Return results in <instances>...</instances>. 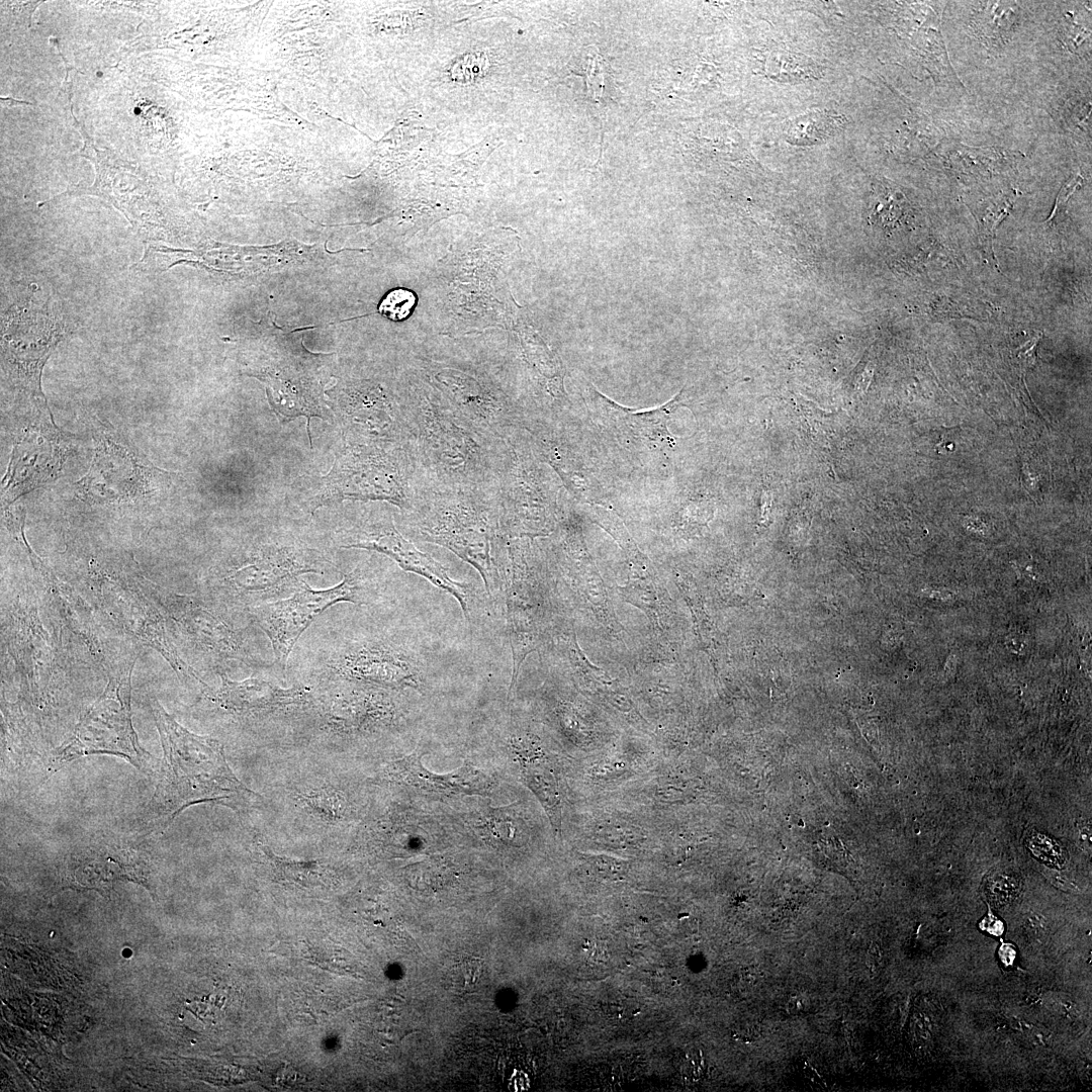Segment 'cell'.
<instances>
[{"label":"cell","instance_id":"d6a6232c","mask_svg":"<svg viewBox=\"0 0 1092 1092\" xmlns=\"http://www.w3.org/2000/svg\"><path fill=\"white\" fill-rule=\"evenodd\" d=\"M803 1064H804V1065H803V1073H804L805 1077H806L807 1079H809L810 1081H812V1082H814V1083H816V1084H819V1085H821V1084H822V1079H821V1078H820V1076H819V1075H818V1074L816 1073V1071H815V1070H814V1069H813L812 1067H810L809 1065H807V1063H803Z\"/></svg>","mask_w":1092,"mask_h":1092},{"label":"cell","instance_id":"cb8c5ba5","mask_svg":"<svg viewBox=\"0 0 1092 1092\" xmlns=\"http://www.w3.org/2000/svg\"><path fill=\"white\" fill-rule=\"evenodd\" d=\"M485 826L492 838L503 843L516 842L517 821L512 819L508 809H492L486 818Z\"/></svg>","mask_w":1092,"mask_h":1092},{"label":"cell","instance_id":"e0dca14e","mask_svg":"<svg viewBox=\"0 0 1092 1092\" xmlns=\"http://www.w3.org/2000/svg\"><path fill=\"white\" fill-rule=\"evenodd\" d=\"M388 776L400 784L445 795H485L493 786L492 779L469 760L448 774L432 772L423 765L419 751L394 761L388 768Z\"/></svg>","mask_w":1092,"mask_h":1092},{"label":"cell","instance_id":"f546056e","mask_svg":"<svg viewBox=\"0 0 1092 1092\" xmlns=\"http://www.w3.org/2000/svg\"><path fill=\"white\" fill-rule=\"evenodd\" d=\"M980 926L992 935H1001L1004 931L1003 922L991 913L982 920Z\"/></svg>","mask_w":1092,"mask_h":1092},{"label":"cell","instance_id":"4fadbf2b","mask_svg":"<svg viewBox=\"0 0 1092 1092\" xmlns=\"http://www.w3.org/2000/svg\"><path fill=\"white\" fill-rule=\"evenodd\" d=\"M167 473L138 461L125 448L100 441L87 475L78 484L86 502L113 503L132 500L158 489Z\"/></svg>","mask_w":1092,"mask_h":1092},{"label":"cell","instance_id":"ac0fdd59","mask_svg":"<svg viewBox=\"0 0 1092 1092\" xmlns=\"http://www.w3.org/2000/svg\"><path fill=\"white\" fill-rule=\"evenodd\" d=\"M510 745L521 764L525 784L542 804L555 832H560L561 803L558 784L553 769L544 757L543 750L534 738L514 735Z\"/></svg>","mask_w":1092,"mask_h":1092},{"label":"cell","instance_id":"52a82bcc","mask_svg":"<svg viewBox=\"0 0 1092 1092\" xmlns=\"http://www.w3.org/2000/svg\"><path fill=\"white\" fill-rule=\"evenodd\" d=\"M522 430L500 440L498 446L495 491L506 538L542 533L553 516L549 479Z\"/></svg>","mask_w":1092,"mask_h":1092},{"label":"cell","instance_id":"8fae6325","mask_svg":"<svg viewBox=\"0 0 1092 1092\" xmlns=\"http://www.w3.org/2000/svg\"><path fill=\"white\" fill-rule=\"evenodd\" d=\"M531 548L520 538H507L502 557L506 584L507 630L512 650L513 671L508 696L517 681L520 667L528 653L541 643L542 610L537 600Z\"/></svg>","mask_w":1092,"mask_h":1092},{"label":"cell","instance_id":"277c9868","mask_svg":"<svg viewBox=\"0 0 1092 1092\" xmlns=\"http://www.w3.org/2000/svg\"><path fill=\"white\" fill-rule=\"evenodd\" d=\"M317 506L331 500L385 502L408 512L424 482L407 445L350 443L324 478Z\"/></svg>","mask_w":1092,"mask_h":1092},{"label":"cell","instance_id":"5bb4252c","mask_svg":"<svg viewBox=\"0 0 1092 1092\" xmlns=\"http://www.w3.org/2000/svg\"><path fill=\"white\" fill-rule=\"evenodd\" d=\"M70 855V883L83 889L109 891L116 880L147 885L145 855L126 841L99 837Z\"/></svg>","mask_w":1092,"mask_h":1092},{"label":"cell","instance_id":"ba28073f","mask_svg":"<svg viewBox=\"0 0 1092 1092\" xmlns=\"http://www.w3.org/2000/svg\"><path fill=\"white\" fill-rule=\"evenodd\" d=\"M131 669L132 665L126 673L109 681L103 694L80 719L73 735L53 751L50 771L90 754L119 756L142 767L149 753L140 745L131 722Z\"/></svg>","mask_w":1092,"mask_h":1092},{"label":"cell","instance_id":"83f0119b","mask_svg":"<svg viewBox=\"0 0 1092 1092\" xmlns=\"http://www.w3.org/2000/svg\"><path fill=\"white\" fill-rule=\"evenodd\" d=\"M485 66V59L479 55L468 56L461 63H457L454 67L468 68L464 71L453 73L454 76H458V79H471L473 76L480 74Z\"/></svg>","mask_w":1092,"mask_h":1092},{"label":"cell","instance_id":"7402d4cb","mask_svg":"<svg viewBox=\"0 0 1092 1092\" xmlns=\"http://www.w3.org/2000/svg\"><path fill=\"white\" fill-rule=\"evenodd\" d=\"M417 303L416 294L405 288L390 290L380 301L378 312L393 322L405 320L414 310Z\"/></svg>","mask_w":1092,"mask_h":1092},{"label":"cell","instance_id":"3957f363","mask_svg":"<svg viewBox=\"0 0 1092 1092\" xmlns=\"http://www.w3.org/2000/svg\"><path fill=\"white\" fill-rule=\"evenodd\" d=\"M407 446L424 482L446 487H495L500 440L468 422L445 398L416 388L403 400Z\"/></svg>","mask_w":1092,"mask_h":1092},{"label":"cell","instance_id":"7c38bea8","mask_svg":"<svg viewBox=\"0 0 1092 1092\" xmlns=\"http://www.w3.org/2000/svg\"><path fill=\"white\" fill-rule=\"evenodd\" d=\"M307 572H321L320 562L292 547L264 546L247 554L223 577L232 599L249 609L264 600L296 590Z\"/></svg>","mask_w":1092,"mask_h":1092},{"label":"cell","instance_id":"484cf974","mask_svg":"<svg viewBox=\"0 0 1092 1092\" xmlns=\"http://www.w3.org/2000/svg\"><path fill=\"white\" fill-rule=\"evenodd\" d=\"M479 969L480 966L476 960H462L458 966L452 969V982L460 989H467L478 981Z\"/></svg>","mask_w":1092,"mask_h":1092},{"label":"cell","instance_id":"9c48e42d","mask_svg":"<svg viewBox=\"0 0 1092 1092\" xmlns=\"http://www.w3.org/2000/svg\"><path fill=\"white\" fill-rule=\"evenodd\" d=\"M329 673L341 680L378 688L421 690L428 665L412 644L386 635H366L341 644L327 660Z\"/></svg>","mask_w":1092,"mask_h":1092},{"label":"cell","instance_id":"8992f818","mask_svg":"<svg viewBox=\"0 0 1092 1092\" xmlns=\"http://www.w3.org/2000/svg\"><path fill=\"white\" fill-rule=\"evenodd\" d=\"M379 587V581L366 562L346 573L335 586L312 589L301 580L288 599L261 604L249 611L269 638L279 667L285 669L298 638L317 616L340 602L368 604L378 595Z\"/></svg>","mask_w":1092,"mask_h":1092},{"label":"cell","instance_id":"6da1fadb","mask_svg":"<svg viewBox=\"0 0 1092 1092\" xmlns=\"http://www.w3.org/2000/svg\"><path fill=\"white\" fill-rule=\"evenodd\" d=\"M411 538L453 552L479 573L490 598L503 588L506 537L495 487H446L426 482L401 514Z\"/></svg>","mask_w":1092,"mask_h":1092},{"label":"cell","instance_id":"d6986e66","mask_svg":"<svg viewBox=\"0 0 1092 1092\" xmlns=\"http://www.w3.org/2000/svg\"><path fill=\"white\" fill-rule=\"evenodd\" d=\"M177 606L183 626L202 645L231 659L249 661L239 632L193 601L180 598Z\"/></svg>","mask_w":1092,"mask_h":1092},{"label":"cell","instance_id":"4dcf8cb0","mask_svg":"<svg viewBox=\"0 0 1092 1092\" xmlns=\"http://www.w3.org/2000/svg\"><path fill=\"white\" fill-rule=\"evenodd\" d=\"M999 956L1004 965L1011 966L1016 958L1015 946L1011 943L1002 944L999 948Z\"/></svg>","mask_w":1092,"mask_h":1092},{"label":"cell","instance_id":"ffe728a7","mask_svg":"<svg viewBox=\"0 0 1092 1092\" xmlns=\"http://www.w3.org/2000/svg\"><path fill=\"white\" fill-rule=\"evenodd\" d=\"M845 117L827 110L810 111L791 119L785 127V139L797 146L824 143L840 131Z\"/></svg>","mask_w":1092,"mask_h":1092},{"label":"cell","instance_id":"2e32d148","mask_svg":"<svg viewBox=\"0 0 1092 1092\" xmlns=\"http://www.w3.org/2000/svg\"><path fill=\"white\" fill-rule=\"evenodd\" d=\"M220 679V687L208 696L223 710L237 716H263L306 704L310 699V692L305 687L282 689L257 677L235 681L222 673Z\"/></svg>","mask_w":1092,"mask_h":1092},{"label":"cell","instance_id":"4316f807","mask_svg":"<svg viewBox=\"0 0 1092 1092\" xmlns=\"http://www.w3.org/2000/svg\"><path fill=\"white\" fill-rule=\"evenodd\" d=\"M990 898L999 904L1006 903L1013 898L1017 892L1016 880L1007 876H997L988 887Z\"/></svg>","mask_w":1092,"mask_h":1092},{"label":"cell","instance_id":"d4e9b609","mask_svg":"<svg viewBox=\"0 0 1092 1092\" xmlns=\"http://www.w3.org/2000/svg\"><path fill=\"white\" fill-rule=\"evenodd\" d=\"M1012 206V201L1008 198H1003L998 202H991L980 215L981 232L983 233L984 240L987 242V247L993 257L992 239L994 231L999 222L1009 213Z\"/></svg>","mask_w":1092,"mask_h":1092},{"label":"cell","instance_id":"7a4b0ae2","mask_svg":"<svg viewBox=\"0 0 1092 1092\" xmlns=\"http://www.w3.org/2000/svg\"><path fill=\"white\" fill-rule=\"evenodd\" d=\"M163 749L158 782L145 809L148 823L167 827L184 809L214 803L240 809L254 795L230 768L222 745L181 726L158 702L152 705Z\"/></svg>","mask_w":1092,"mask_h":1092},{"label":"cell","instance_id":"603a6c76","mask_svg":"<svg viewBox=\"0 0 1092 1092\" xmlns=\"http://www.w3.org/2000/svg\"><path fill=\"white\" fill-rule=\"evenodd\" d=\"M1026 842L1032 854L1040 861L1058 868L1065 864V850L1050 837L1040 833H1032L1029 835Z\"/></svg>","mask_w":1092,"mask_h":1092},{"label":"cell","instance_id":"f1b7e54d","mask_svg":"<svg viewBox=\"0 0 1092 1092\" xmlns=\"http://www.w3.org/2000/svg\"><path fill=\"white\" fill-rule=\"evenodd\" d=\"M1083 179L1080 175L1070 179L1060 190L1056 197L1055 207L1049 221L1052 220L1059 209L1067 203L1069 198L1075 193V191L1082 185Z\"/></svg>","mask_w":1092,"mask_h":1092},{"label":"cell","instance_id":"5b68a950","mask_svg":"<svg viewBox=\"0 0 1092 1092\" xmlns=\"http://www.w3.org/2000/svg\"><path fill=\"white\" fill-rule=\"evenodd\" d=\"M16 300L1 321L2 362L6 377L21 393L47 404L41 390L42 368L65 335L57 307L35 295Z\"/></svg>","mask_w":1092,"mask_h":1092},{"label":"cell","instance_id":"1f68e13d","mask_svg":"<svg viewBox=\"0 0 1092 1092\" xmlns=\"http://www.w3.org/2000/svg\"><path fill=\"white\" fill-rule=\"evenodd\" d=\"M586 953L589 960L595 963H600L606 958L605 948L597 942L589 943V948L586 949Z\"/></svg>","mask_w":1092,"mask_h":1092},{"label":"cell","instance_id":"44dd1931","mask_svg":"<svg viewBox=\"0 0 1092 1092\" xmlns=\"http://www.w3.org/2000/svg\"><path fill=\"white\" fill-rule=\"evenodd\" d=\"M768 76L778 81L801 82L818 78V67L805 56L776 52L766 60Z\"/></svg>","mask_w":1092,"mask_h":1092},{"label":"cell","instance_id":"9a60e30c","mask_svg":"<svg viewBox=\"0 0 1092 1092\" xmlns=\"http://www.w3.org/2000/svg\"><path fill=\"white\" fill-rule=\"evenodd\" d=\"M61 444L55 424L32 426L19 439L3 478L2 500L6 507L59 474L64 461Z\"/></svg>","mask_w":1092,"mask_h":1092},{"label":"cell","instance_id":"30bf717a","mask_svg":"<svg viewBox=\"0 0 1092 1092\" xmlns=\"http://www.w3.org/2000/svg\"><path fill=\"white\" fill-rule=\"evenodd\" d=\"M341 547L374 551L390 558L402 570L424 577L454 597L465 619L470 621L474 605L472 586L452 578L443 564L405 538L396 528L389 512L364 514L344 531Z\"/></svg>","mask_w":1092,"mask_h":1092}]
</instances>
